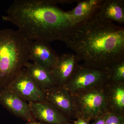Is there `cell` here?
Here are the masks:
<instances>
[{
    "mask_svg": "<svg viewBox=\"0 0 124 124\" xmlns=\"http://www.w3.org/2000/svg\"><path fill=\"white\" fill-rule=\"evenodd\" d=\"M97 11L77 25L66 45L84 64L107 71L124 60V28L102 18Z\"/></svg>",
    "mask_w": 124,
    "mask_h": 124,
    "instance_id": "cell-1",
    "label": "cell"
},
{
    "mask_svg": "<svg viewBox=\"0 0 124 124\" xmlns=\"http://www.w3.org/2000/svg\"><path fill=\"white\" fill-rule=\"evenodd\" d=\"M58 0H15L3 20L17 27L30 42L59 41L66 44L77 24Z\"/></svg>",
    "mask_w": 124,
    "mask_h": 124,
    "instance_id": "cell-2",
    "label": "cell"
},
{
    "mask_svg": "<svg viewBox=\"0 0 124 124\" xmlns=\"http://www.w3.org/2000/svg\"><path fill=\"white\" fill-rule=\"evenodd\" d=\"M29 43L18 30H0V89L7 86L29 62Z\"/></svg>",
    "mask_w": 124,
    "mask_h": 124,
    "instance_id": "cell-3",
    "label": "cell"
},
{
    "mask_svg": "<svg viewBox=\"0 0 124 124\" xmlns=\"http://www.w3.org/2000/svg\"><path fill=\"white\" fill-rule=\"evenodd\" d=\"M71 94L76 119L82 117L90 121L108 112L102 87Z\"/></svg>",
    "mask_w": 124,
    "mask_h": 124,
    "instance_id": "cell-4",
    "label": "cell"
},
{
    "mask_svg": "<svg viewBox=\"0 0 124 124\" xmlns=\"http://www.w3.org/2000/svg\"><path fill=\"white\" fill-rule=\"evenodd\" d=\"M109 81L108 71L79 64L76 70L64 87L70 93L101 88Z\"/></svg>",
    "mask_w": 124,
    "mask_h": 124,
    "instance_id": "cell-5",
    "label": "cell"
},
{
    "mask_svg": "<svg viewBox=\"0 0 124 124\" xmlns=\"http://www.w3.org/2000/svg\"><path fill=\"white\" fill-rule=\"evenodd\" d=\"M6 87L24 101H46L44 92L31 78L25 69H23Z\"/></svg>",
    "mask_w": 124,
    "mask_h": 124,
    "instance_id": "cell-6",
    "label": "cell"
},
{
    "mask_svg": "<svg viewBox=\"0 0 124 124\" xmlns=\"http://www.w3.org/2000/svg\"><path fill=\"white\" fill-rule=\"evenodd\" d=\"M0 104L14 115L27 122L36 121L29 104L7 87L0 89Z\"/></svg>",
    "mask_w": 124,
    "mask_h": 124,
    "instance_id": "cell-7",
    "label": "cell"
},
{
    "mask_svg": "<svg viewBox=\"0 0 124 124\" xmlns=\"http://www.w3.org/2000/svg\"><path fill=\"white\" fill-rule=\"evenodd\" d=\"M44 92L46 101L69 120L76 118L71 95L64 86H55Z\"/></svg>",
    "mask_w": 124,
    "mask_h": 124,
    "instance_id": "cell-8",
    "label": "cell"
},
{
    "mask_svg": "<svg viewBox=\"0 0 124 124\" xmlns=\"http://www.w3.org/2000/svg\"><path fill=\"white\" fill-rule=\"evenodd\" d=\"M80 61L75 54L64 53L59 55L51 71L56 86H64L76 70Z\"/></svg>",
    "mask_w": 124,
    "mask_h": 124,
    "instance_id": "cell-9",
    "label": "cell"
},
{
    "mask_svg": "<svg viewBox=\"0 0 124 124\" xmlns=\"http://www.w3.org/2000/svg\"><path fill=\"white\" fill-rule=\"evenodd\" d=\"M58 57L49 42L40 40L30 42L29 58L33 63L51 71L56 65Z\"/></svg>",
    "mask_w": 124,
    "mask_h": 124,
    "instance_id": "cell-10",
    "label": "cell"
},
{
    "mask_svg": "<svg viewBox=\"0 0 124 124\" xmlns=\"http://www.w3.org/2000/svg\"><path fill=\"white\" fill-rule=\"evenodd\" d=\"M31 112L36 120L47 124H69L70 120L46 101L29 102Z\"/></svg>",
    "mask_w": 124,
    "mask_h": 124,
    "instance_id": "cell-11",
    "label": "cell"
},
{
    "mask_svg": "<svg viewBox=\"0 0 124 124\" xmlns=\"http://www.w3.org/2000/svg\"><path fill=\"white\" fill-rule=\"evenodd\" d=\"M102 89L108 112L124 116V82L108 81Z\"/></svg>",
    "mask_w": 124,
    "mask_h": 124,
    "instance_id": "cell-12",
    "label": "cell"
},
{
    "mask_svg": "<svg viewBox=\"0 0 124 124\" xmlns=\"http://www.w3.org/2000/svg\"><path fill=\"white\" fill-rule=\"evenodd\" d=\"M97 13L105 20L124 24V0H103Z\"/></svg>",
    "mask_w": 124,
    "mask_h": 124,
    "instance_id": "cell-13",
    "label": "cell"
},
{
    "mask_svg": "<svg viewBox=\"0 0 124 124\" xmlns=\"http://www.w3.org/2000/svg\"><path fill=\"white\" fill-rule=\"evenodd\" d=\"M24 67L31 78L43 91L56 86L51 71L48 69L29 62Z\"/></svg>",
    "mask_w": 124,
    "mask_h": 124,
    "instance_id": "cell-14",
    "label": "cell"
},
{
    "mask_svg": "<svg viewBox=\"0 0 124 124\" xmlns=\"http://www.w3.org/2000/svg\"><path fill=\"white\" fill-rule=\"evenodd\" d=\"M103 0H77V5L73 9L68 11L76 24L82 22L97 10Z\"/></svg>",
    "mask_w": 124,
    "mask_h": 124,
    "instance_id": "cell-15",
    "label": "cell"
},
{
    "mask_svg": "<svg viewBox=\"0 0 124 124\" xmlns=\"http://www.w3.org/2000/svg\"><path fill=\"white\" fill-rule=\"evenodd\" d=\"M109 81L124 82V60L117 63L108 70Z\"/></svg>",
    "mask_w": 124,
    "mask_h": 124,
    "instance_id": "cell-16",
    "label": "cell"
},
{
    "mask_svg": "<svg viewBox=\"0 0 124 124\" xmlns=\"http://www.w3.org/2000/svg\"><path fill=\"white\" fill-rule=\"evenodd\" d=\"M106 124H124V116L107 112L104 115Z\"/></svg>",
    "mask_w": 124,
    "mask_h": 124,
    "instance_id": "cell-17",
    "label": "cell"
},
{
    "mask_svg": "<svg viewBox=\"0 0 124 124\" xmlns=\"http://www.w3.org/2000/svg\"><path fill=\"white\" fill-rule=\"evenodd\" d=\"M69 124H90V121L82 117L77 118L76 120L73 121L72 123L69 122Z\"/></svg>",
    "mask_w": 124,
    "mask_h": 124,
    "instance_id": "cell-18",
    "label": "cell"
},
{
    "mask_svg": "<svg viewBox=\"0 0 124 124\" xmlns=\"http://www.w3.org/2000/svg\"><path fill=\"white\" fill-rule=\"evenodd\" d=\"M93 120V122L91 124H106L104 119V115L95 118Z\"/></svg>",
    "mask_w": 124,
    "mask_h": 124,
    "instance_id": "cell-19",
    "label": "cell"
},
{
    "mask_svg": "<svg viewBox=\"0 0 124 124\" xmlns=\"http://www.w3.org/2000/svg\"><path fill=\"white\" fill-rule=\"evenodd\" d=\"M45 124V123H43V122H38L37 121H31V122H27L26 124Z\"/></svg>",
    "mask_w": 124,
    "mask_h": 124,
    "instance_id": "cell-20",
    "label": "cell"
}]
</instances>
